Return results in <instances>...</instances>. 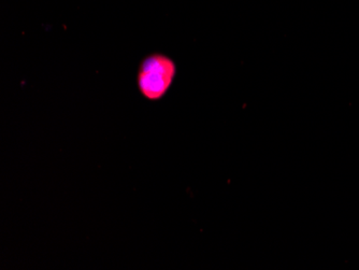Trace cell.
Wrapping results in <instances>:
<instances>
[{
    "mask_svg": "<svg viewBox=\"0 0 359 270\" xmlns=\"http://www.w3.org/2000/svg\"><path fill=\"white\" fill-rule=\"evenodd\" d=\"M177 76L175 60L161 53H153L141 62L137 84L143 97L156 102L166 96Z\"/></svg>",
    "mask_w": 359,
    "mask_h": 270,
    "instance_id": "cell-1",
    "label": "cell"
}]
</instances>
